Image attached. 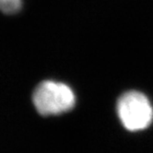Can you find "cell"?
<instances>
[{
  "instance_id": "cell-1",
  "label": "cell",
  "mask_w": 153,
  "mask_h": 153,
  "mask_svg": "<svg viewBox=\"0 0 153 153\" xmlns=\"http://www.w3.org/2000/svg\"><path fill=\"white\" fill-rule=\"evenodd\" d=\"M32 102L41 115H57L71 110L76 102V96L68 85L59 81L45 80L35 88Z\"/></svg>"
},
{
  "instance_id": "cell-2",
  "label": "cell",
  "mask_w": 153,
  "mask_h": 153,
  "mask_svg": "<svg viewBox=\"0 0 153 153\" xmlns=\"http://www.w3.org/2000/svg\"><path fill=\"white\" fill-rule=\"evenodd\" d=\"M117 114L123 126L131 132L144 130L153 122V107L140 91H129L117 101Z\"/></svg>"
},
{
  "instance_id": "cell-3",
  "label": "cell",
  "mask_w": 153,
  "mask_h": 153,
  "mask_svg": "<svg viewBox=\"0 0 153 153\" xmlns=\"http://www.w3.org/2000/svg\"><path fill=\"white\" fill-rule=\"evenodd\" d=\"M0 7L3 13L13 15L22 7V0H0Z\"/></svg>"
}]
</instances>
